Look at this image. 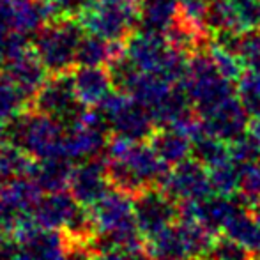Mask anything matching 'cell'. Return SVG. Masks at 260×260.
<instances>
[{
	"label": "cell",
	"mask_w": 260,
	"mask_h": 260,
	"mask_svg": "<svg viewBox=\"0 0 260 260\" xmlns=\"http://www.w3.org/2000/svg\"><path fill=\"white\" fill-rule=\"evenodd\" d=\"M170 172L151 144L112 137L106 147V174L113 189L137 197L147 188H159Z\"/></svg>",
	"instance_id": "1"
},
{
	"label": "cell",
	"mask_w": 260,
	"mask_h": 260,
	"mask_svg": "<svg viewBox=\"0 0 260 260\" xmlns=\"http://www.w3.org/2000/svg\"><path fill=\"white\" fill-rule=\"evenodd\" d=\"M85 28L78 18H52L32 36V50L50 75H68L76 66V55Z\"/></svg>",
	"instance_id": "2"
},
{
	"label": "cell",
	"mask_w": 260,
	"mask_h": 260,
	"mask_svg": "<svg viewBox=\"0 0 260 260\" xmlns=\"http://www.w3.org/2000/svg\"><path fill=\"white\" fill-rule=\"evenodd\" d=\"M64 122L34 108L9 124V142L20 145L36 159L64 156Z\"/></svg>",
	"instance_id": "3"
},
{
	"label": "cell",
	"mask_w": 260,
	"mask_h": 260,
	"mask_svg": "<svg viewBox=\"0 0 260 260\" xmlns=\"http://www.w3.org/2000/svg\"><path fill=\"white\" fill-rule=\"evenodd\" d=\"M181 87L191 100L197 113L204 117L229 98L236 96L234 82L219 75L209 48L195 52L189 57L188 71Z\"/></svg>",
	"instance_id": "4"
},
{
	"label": "cell",
	"mask_w": 260,
	"mask_h": 260,
	"mask_svg": "<svg viewBox=\"0 0 260 260\" xmlns=\"http://www.w3.org/2000/svg\"><path fill=\"white\" fill-rule=\"evenodd\" d=\"M142 0H92L78 16L85 32L124 43L138 25Z\"/></svg>",
	"instance_id": "5"
},
{
	"label": "cell",
	"mask_w": 260,
	"mask_h": 260,
	"mask_svg": "<svg viewBox=\"0 0 260 260\" xmlns=\"http://www.w3.org/2000/svg\"><path fill=\"white\" fill-rule=\"evenodd\" d=\"M100 110L105 113L113 137L133 142H147L157 127L147 106L127 92H112Z\"/></svg>",
	"instance_id": "6"
},
{
	"label": "cell",
	"mask_w": 260,
	"mask_h": 260,
	"mask_svg": "<svg viewBox=\"0 0 260 260\" xmlns=\"http://www.w3.org/2000/svg\"><path fill=\"white\" fill-rule=\"evenodd\" d=\"M32 108L48 113L68 126L83 112L85 106L76 98L71 75L68 73V75L50 76L32 100Z\"/></svg>",
	"instance_id": "7"
},
{
	"label": "cell",
	"mask_w": 260,
	"mask_h": 260,
	"mask_svg": "<svg viewBox=\"0 0 260 260\" xmlns=\"http://www.w3.org/2000/svg\"><path fill=\"white\" fill-rule=\"evenodd\" d=\"M138 230L144 239H151L179 219V204L161 188H147L133 197Z\"/></svg>",
	"instance_id": "8"
},
{
	"label": "cell",
	"mask_w": 260,
	"mask_h": 260,
	"mask_svg": "<svg viewBox=\"0 0 260 260\" xmlns=\"http://www.w3.org/2000/svg\"><path fill=\"white\" fill-rule=\"evenodd\" d=\"M159 188L177 204L202 200L214 193L209 177V168L193 156L174 165Z\"/></svg>",
	"instance_id": "9"
},
{
	"label": "cell",
	"mask_w": 260,
	"mask_h": 260,
	"mask_svg": "<svg viewBox=\"0 0 260 260\" xmlns=\"http://www.w3.org/2000/svg\"><path fill=\"white\" fill-rule=\"evenodd\" d=\"M69 191L80 206L85 207L98 204L112 191L106 174V152L103 156L83 159L80 165H75L69 179Z\"/></svg>",
	"instance_id": "10"
},
{
	"label": "cell",
	"mask_w": 260,
	"mask_h": 260,
	"mask_svg": "<svg viewBox=\"0 0 260 260\" xmlns=\"http://www.w3.org/2000/svg\"><path fill=\"white\" fill-rule=\"evenodd\" d=\"M48 18V6L43 0H0V34L32 38Z\"/></svg>",
	"instance_id": "11"
},
{
	"label": "cell",
	"mask_w": 260,
	"mask_h": 260,
	"mask_svg": "<svg viewBox=\"0 0 260 260\" xmlns=\"http://www.w3.org/2000/svg\"><path fill=\"white\" fill-rule=\"evenodd\" d=\"M172 50L174 46L168 43L167 36L145 30L131 34L124 45V53L135 64V68L144 73H157V75L163 73Z\"/></svg>",
	"instance_id": "12"
},
{
	"label": "cell",
	"mask_w": 260,
	"mask_h": 260,
	"mask_svg": "<svg viewBox=\"0 0 260 260\" xmlns=\"http://www.w3.org/2000/svg\"><path fill=\"white\" fill-rule=\"evenodd\" d=\"M206 133L232 144L250 129V113L237 96H232L219 103L216 108L202 117Z\"/></svg>",
	"instance_id": "13"
},
{
	"label": "cell",
	"mask_w": 260,
	"mask_h": 260,
	"mask_svg": "<svg viewBox=\"0 0 260 260\" xmlns=\"http://www.w3.org/2000/svg\"><path fill=\"white\" fill-rule=\"evenodd\" d=\"M71 80L76 98L85 108H100L115 87L112 73L105 66H78L71 73Z\"/></svg>",
	"instance_id": "14"
},
{
	"label": "cell",
	"mask_w": 260,
	"mask_h": 260,
	"mask_svg": "<svg viewBox=\"0 0 260 260\" xmlns=\"http://www.w3.org/2000/svg\"><path fill=\"white\" fill-rule=\"evenodd\" d=\"M68 241L62 230L38 229L18 241L13 260H64Z\"/></svg>",
	"instance_id": "15"
},
{
	"label": "cell",
	"mask_w": 260,
	"mask_h": 260,
	"mask_svg": "<svg viewBox=\"0 0 260 260\" xmlns=\"http://www.w3.org/2000/svg\"><path fill=\"white\" fill-rule=\"evenodd\" d=\"M78 207L80 204L76 202L69 189L43 193V197L32 211V216L41 229L62 230L66 229L73 214L78 211Z\"/></svg>",
	"instance_id": "16"
},
{
	"label": "cell",
	"mask_w": 260,
	"mask_h": 260,
	"mask_svg": "<svg viewBox=\"0 0 260 260\" xmlns=\"http://www.w3.org/2000/svg\"><path fill=\"white\" fill-rule=\"evenodd\" d=\"M4 73L30 98V101L34 100V96L43 87V83L48 80L50 75L48 69L43 66V62L39 60L36 52L30 48L25 50L21 55H18L13 62H9L7 68L4 69Z\"/></svg>",
	"instance_id": "17"
},
{
	"label": "cell",
	"mask_w": 260,
	"mask_h": 260,
	"mask_svg": "<svg viewBox=\"0 0 260 260\" xmlns=\"http://www.w3.org/2000/svg\"><path fill=\"white\" fill-rule=\"evenodd\" d=\"M181 16V0H142L140 30L167 36Z\"/></svg>",
	"instance_id": "18"
},
{
	"label": "cell",
	"mask_w": 260,
	"mask_h": 260,
	"mask_svg": "<svg viewBox=\"0 0 260 260\" xmlns=\"http://www.w3.org/2000/svg\"><path fill=\"white\" fill-rule=\"evenodd\" d=\"M149 144L152 145L156 154L167 165H170V167L188 159V157L191 156V149H193L191 138H189L184 131L177 129V127H172V126L156 127V131L152 133Z\"/></svg>",
	"instance_id": "19"
},
{
	"label": "cell",
	"mask_w": 260,
	"mask_h": 260,
	"mask_svg": "<svg viewBox=\"0 0 260 260\" xmlns=\"http://www.w3.org/2000/svg\"><path fill=\"white\" fill-rule=\"evenodd\" d=\"M73 168H75L73 161L66 156L38 159L30 179H34L45 193L62 191V189H69Z\"/></svg>",
	"instance_id": "20"
},
{
	"label": "cell",
	"mask_w": 260,
	"mask_h": 260,
	"mask_svg": "<svg viewBox=\"0 0 260 260\" xmlns=\"http://www.w3.org/2000/svg\"><path fill=\"white\" fill-rule=\"evenodd\" d=\"M175 85L177 83H172L170 80L157 75V73L138 71L124 92L131 94L135 100H138L144 106H147V110L151 112L174 90Z\"/></svg>",
	"instance_id": "21"
},
{
	"label": "cell",
	"mask_w": 260,
	"mask_h": 260,
	"mask_svg": "<svg viewBox=\"0 0 260 260\" xmlns=\"http://www.w3.org/2000/svg\"><path fill=\"white\" fill-rule=\"evenodd\" d=\"M145 250L154 260H191L179 221L151 239H145Z\"/></svg>",
	"instance_id": "22"
},
{
	"label": "cell",
	"mask_w": 260,
	"mask_h": 260,
	"mask_svg": "<svg viewBox=\"0 0 260 260\" xmlns=\"http://www.w3.org/2000/svg\"><path fill=\"white\" fill-rule=\"evenodd\" d=\"M124 52L122 43H113L87 32L82 38L76 55V66H108Z\"/></svg>",
	"instance_id": "23"
},
{
	"label": "cell",
	"mask_w": 260,
	"mask_h": 260,
	"mask_svg": "<svg viewBox=\"0 0 260 260\" xmlns=\"http://www.w3.org/2000/svg\"><path fill=\"white\" fill-rule=\"evenodd\" d=\"M36 157L13 142L0 145V181L11 182L30 177L36 167Z\"/></svg>",
	"instance_id": "24"
},
{
	"label": "cell",
	"mask_w": 260,
	"mask_h": 260,
	"mask_svg": "<svg viewBox=\"0 0 260 260\" xmlns=\"http://www.w3.org/2000/svg\"><path fill=\"white\" fill-rule=\"evenodd\" d=\"M32 108V101L6 73H0V120L13 122L27 110Z\"/></svg>",
	"instance_id": "25"
},
{
	"label": "cell",
	"mask_w": 260,
	"mask_h": 260,
	"mask_svg": "<svg viewBox=\"0 0 260 260\" xmlns=\"http://www.w3.org/2000/svg\"><path fill=\"white\" fill-rule=\"evenodd\" d=\"M191 156L207 168L218 167L225 161H230V145L214 135L204 133L202 137L193 140Z\"/></svg>",
	"instance_id": "26"
},
{
	"label": "cell",
	"mask_w": 260,
	"mask_h": 260,
	"mask_svg": "<svg viewBox=\"0 0 260 260\" xmlns=\"http://www.w3.org/2000/svg\"><path fill=\"white\" fill-rule=\"evenodd\" d=\"M212 191L218 195L234 197L239 189V167L232 159L209 168Z\"/></svg>",
	"instance_id": "27"
},
{
	"label": "cell",
	"mask_w": 260,
	"mask_h": 260,
	"mask_svg": "<svg viewBox=\"0 0 260 260\" xmlns=\"http://www.w3.org/2000/svg\"><path fill=\"white\" fill-rule=\"evenodd\" d=\"M237 98L250 113V117L260 115V71L248 69L237 80Z\"/></svg>",
	"instance_id": "28"
},
{
	"label": "cell",
	"mask_w": 260,
	"mask_h": 260,
	"mask_svg": "<svg viewBox=\"0 0 260 260\" xmlns=\"http://www.w3.org/2000/svg\"><path fill=\"white\" fill-rule=\"evenodd\" d=\"M206 25L211 32H221V30H239L236 13L229 0H209Z\"/></svg>",
	"instance_id": "29"
},
{
	"label": "cell",
	"mask_w": 260,
	"mask_h": 260,
	"mask_svg": "<svg viewBox=\"0 0 260 260\" xmlns=\"http://www.w3.org/2000/svg\"><path fill=\"white\" fill-rule=\"evenodd\" d=\"M206 260H258L257 255L243 243L225 234L214 239Z\"/></svg>",
	"instance_id": "30"
},
{
	"label": "cell",
	"mask_w": 260,
	"mask_h": 260,
	"mask_svg": "<svg viewBox=\"0 0 260 260\" xmlns=\"http://www.w3.org/2000/svg\"><path fill=\"white\" fill-rule=\"evenodd\" d=\"M237 197L250 209L260 206V163H250L239 167Z\"/></svg>",
	"instance_id": "31"
},
{
	"label": "cell",
	"mask_w": 260,
	"mask_h": 260,
	"mask_svg": "<svg viewBox=\"0 0 260 260\" xmlns=\"http://www.w3.org/2000/svg\"><path fill=\"white\" fill-rule=\"evenodd\" d=\"M209 52H211V57L214 60L216 69L219 71V75L225 76L230 82H237L243 75V60L237 53L226 52V50L219 48V46L211 45L209 46Z\"/></svg>",
	"instance_id": "32"
},
{
	"label": "cell",
	"mask_w": 260,
	"mask_h": 260,
	"mask_svg": "<svg viewBox=\"0 0 260 260\" xmlns=\"http://www.w3.org/2000/svg\"><path fill=\"white\" fill-rule=\"evenodd\" d=\"M229 145H230V159H232L237 167H243V165H250V163L258 161L260 142L250 133V131Z\"/></svg>",
	"instance_id": "33"
},
{
	"label": "cell",
	"mask_w": 260,
	"mask_h": 260,
	"mask_svg": "<svg viewBox=\"0 0 260 260\" xmlns=\"http://www.w3.org/2000/svg\"><path fill=\"white\" fill-rule=\"evenodd\" d=\"M27 39L20 34H0V71H4L18 55L28 50Z\"/></svg>",
	"instance_id": "34"
},
{
	"label": "cell",
	"mask_w": 260,
	"mask_h": 260,
	"mask_svg": "<svg viewBox=\"0 0 260 260\" xmlns=\"http://www.w3.org/2000/svg\"><path fill=\"white\" fill-rule=\"evenodd\" d=\"M236 13L237 23L243 32L255 28L258 25V9L260 0H229Z\"/></svg>",
	"instance_id": "35"
},
{
	"label": "cell",
	"mask_w": 260,
	"mask_h": 260,
	"mask_svg": "<svg viewBox=\"0 0 260 260\" xmlns=\"http://www.w3.org/2000/svg\"><path fill=\"white\" fill-rule=\"evenodd\" d=\"M209 0H181V20L195 25L199 28H206Z\"/></svg>",
	"instance_id": "36"
},
{
	"label": "cell",
	"mask_w": 260,
	"mask_h": 260,
	"mask_svg": "<svg viewBox=\"0 0 260 260\" xmlns=\"http://www.w3.org/2000/svg\"><path fill=\"white\" fill-rule=\"evenodd\" d=\"M96 255L98 253L92 250L90 243H71V241H68V250H66L64 260H94Z\"/></svg>",
	"instance_id": "37"
},
{
	"label": "cell",
	"mask_w": 260,
	"mask_h": 260,
	"mask_svg": "<svg viewBox=\"0 0 260 260\" xmlns=\"http://www.w3.org/2000/svg\"><path fill=\"white\" fill-rule=\"evenodd\" d=\"M94 260H129V258H127V253H122V251H108V253H98Z\"/></svg>",
	"instance_id": "38"
},
{
	"label": "cell",
	"mask_w": 260,
	"mask_h": 260,
	"mask_svg": "<svg viewBox=\"0 0 260 260\" xmlns=\"http://www.w3.org/2000/svg\"><path fill=\"white\" fill-rule=\"evenodd\" d=\"M248 131H250V133L260 142V115L253 117V120H250V129Z\"/></svg>",
	"instance_id": "39"
},
{
	"label": "cell",
	"mask_w": 260,
	"mask_h": 260,
	"mask_svg": "<svg viewBox=\"0 0 260 260\" xmlns=\"http://www.w3.org/2000/svg\"><path fill=\"white\" fill-rule=\"evenodd\" d=\"M9 142V126H6V122L0 120V145Z\"/></svg>",
	"instance_id": "40"
},
{
	"label": "cell",
	"mask_w": 260,
	"mask_h": 260,
	"mask_svg": "<svg viewBox=\"0 0 260 260\" xmlns=\"http://www.w3.org/2000/svg\"><path fill=\"white\" fill-rule=\"evenodd\" d=\"M258 25H260V9H258Z\"/></svg>",
	"instance_id": "41"
},
{
	"label": "cell",
	"mask_w": 260,
	"mask_h": 260,
	"mask_svg": "<svg viewBox=\"0 0 260 260\" xmlns=\"http://www.w3.org/2000/svg\"><path fill=\"white\" fill-rule=\"evenodd\" d=\"M43 2H46V4H48V2H52V0H43Z\"/></svg>",
	"instance_id": "42"
},
{
	"label": "cell",
	"mask_w": 260,
	"mask_h": 260,
	"mask_svg": "<svg viewBox=\"0 0 260 260\" xmlns=\"http://www.w3.org/2000/svg\"><path fill=\"white\" fill-rule=\"evenodd\" d=\"M258 163H260V157H258Z\"/></svg>",
	"instance_id": "43"
},
{
	"label": "cell",
	"mask_w": 260,
	"mask_h": 260,
	"mask_svg": "<svg viewBox=\"0 0 260 260\" xmlns=\"http://www.w3.org/2000/svg\"><path fill=\"white\" fill-rule=\"evenodd\" d=\"M258 260H260V258H258Z\"/></svg>",
	"instance_id": "44"
}]
</instances>
